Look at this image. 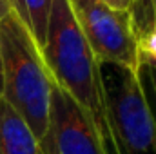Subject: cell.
Instances as JSON below:
<instances>
[{"instance_id":"7c38bea8","label":"cell","mask_w":156,"mask_h":154,"mask_svg":"<svg viewBox=\"0 0 156 154\" xmlns=\"http://www.w3.org/2000/svg\"><path fill=\"white\" fill-rule=\"evenodd\" d=\"M151 13H153V26H156V0H149Z\"/></svg>"},{"instance_id":"8992f818","label":"cell","mask_w":156,"mask_h":154,"mask_svg":"<svg viewBox=\"0 0 156 154\" xmlns=\"http://www.w3.org/2000/svg\"><path fill=\"white\" fill-rule=\"evenodd\" d=\"M0 154H44L29 125L0 96Z\"/></svg>"},{"instance_id":"52a82bcc","label":"cell","mask_w":156,"mask_h":154,"mask_svg":"<svg viewBox=\"0 0 156 154\" xmlns=\"http://www.w3.org/2000/svg\"><path fill=\"white\" fill-rule=\"evenodd\" d=\"M53 2L55 0H7L9 13H13L20 20V24L27 29L38 47L44 45L45 40Z\"/></svg>"},{"instance_id":"8fae6325","label":"cell","mask_w":156,"mask_h":154,"mask_svg":"<svg viewBox=\"0 0 156 154\" xmlns=\"http://www.w3.org/2000/svg\"><path fill=\"white\" fill-rule=\"evenodd\" d=\"M9 15V5H7V0H0V20Z\"/></svg>"},{"instance_id":"5b68a950","label":"cell","mask_w":156,"mask_h":154,"mask_svg":"<svg viewBox=\"0 0 156 154\" xmlns=\"http://www.w3.org/2000/svg\"><path fill=\"white\" fill-rule=\"evenodd\" d=\"M44 154H105L89 114L56 83L51 93L49 120L40 138Z\"/></svg>"},{"instance_id":"9c48e42d","label":"cell","mask_w":156,"mask_h":154,"mask_svg":"<svg viewBox=\"0 0 156 154\" xmlns=\"http://www.w3.org/2000/svg\"><path fill=\"white\" fill-rule=\"evenodd\" d=\"M138 78L142 82V87H144V93H145V98L149 102V107H151V113L156 120V69L151 65H145V64H140L138 67Z\"/></svg>"},{"instance_id":"277c9868","label":"cell","mask_w":156,"mask_h":154,"mask_svg":"<svg viewBox=\"0 0 156 154\" xmlns=\"http://www.w3.org/2000/svg\"><path fill=\"white\" fill-rule=\"evenodd\" d=\"M69 5L98 64H116L138 73V37L129 11L102 0H69Z\"/></svg>"},{"instance_id":"5bb4252c","label":"cell","mask_w":156,"mask_h":154,"mask_svg":"<svg viewBox=\"0 0 156 154\" xmlns=\"http://www.w3.org/2000/svg\"><path fill=\"white\" fill-rule=\"evenodd\" d=\"M154 69H156V67H154Z\"/></svg>"},{"instance_id":"4fadbf2b","label":"cell","mask_w":156,"mask_h":154,"mask_svg":"<svg viewBox=\"0 0 156 154\" xmlns=\"http://www.w3.org/2000/svg\"><path fill=\"white\" fill-rule=\"evenodd\" d=\"M0 96H2V62H0Z\"/></svg>"},{"instance_id":"30bf717a","label":"cell","mask_w":156,"mask_h":154,"mask_svg":"<svg viewBox=\"0 0 156 154\" xmlns=\"http://www.w3.org/2000/svg\"><path fill=\"white\" fill-rule=\"evenodd\" d=\"M102 2H105L107 5H111V7H115V9H122V11H129L134 0H102Z\"/></svg>"},{"instance_id":"3957f363","label":"cell","mask_w":156,"mask_h":154,"mask_svg":"<svg viewBox=\"0 0 156 154\" xmlns=\"http://www.w3.org/2000/svg\"><path fill=\"white\" fill-rule=\"evenodd\" d=\"M98 67L118 154H156V120L138 73L116 64Z\"/></svg>"},{"instance_id":"ba28073f","label":"cell","mask_w":156,"mask_h":154,"mask_svg":"<svg viewBox=\"0 0 156 154\" xmlns=\"http://www.w3.org/2000/svg\"><path fill=\"white\" fill-rule=\"evenodd\" d=\"M138 54L140 64L156 67V26L138 37Z\"/></svg>"},{"instance_id":"6da1fadb","label":"cell","mask_w":156,"mask_h":154,"mask_svg":"<svg viewBox=\"0 0 156 154\" xmlns=\"http://www.w3.org/2000/svg\"><path fill=\"white\" fill-rule=\"evenodd\" d=\"M40 53L53 82L89 114L105 154H118L107 120L100 67L73 16L69 0L53 2Z\"/></svg>"},{"instance_id":"7a4b0ae2","label":"cell","mask_w":156,"mask_h":154,"mask_svg":"<svg viewBox=\"0 0 156 154\" xmlns=\"http://www.w3.org/2000/svg\"><path fill=\"white\" fill-rule=\"evenodd\" d=\"M0 62L2 98L24 118L40 142L49 120L55 82L40 47L13 13L0 20Z\"/></svg>"}]
</instances>
